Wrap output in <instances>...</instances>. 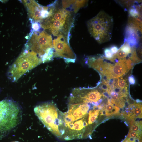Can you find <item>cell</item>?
<instances>
[{
  "mask_svg": "<svg viewBox=\"0 0 142 142\" xmlns=\"http://www.w3.org/2000/svg\"><path fill=\"white\" fill-rule=\"evenodd\" d=\"M113 24L112 17L103 11H100L87 23L90 34L100 44L109 41L111 39Z\"/></svg>",
  "mask_w": 142,
  "mask_h": 142,
  "instance_id": "obj_1",
  "label": "cell"
},
{
  "mask_svg": "<svg viewBox=\"0 0 142 142\" xmlns=\"http://www.w3.org/2000/svg\"><path fill=\"white\" fill-rule=\"evenodd\" d=\"M42 63L36 53L24 48L9 67L8 78L12 82H16L25 73Z\"/></svg>",
  "mask_w": 142,
  "mask_h": 142,
  "instance_id": "obj_2",
  "label": "cell"
},
{
  "mask_svg": "<svg viewBox=\"0 0 142 142\" xmlns=\"http://www.w3.org/2000/svg\"><path fill=\"white\" fill-rule=\"evenodd\" d=\"M36 115L45 126L55 136L60 138L61 111L53 102H48L36 106Z\"/></svg>",
  "mask_w": 142,
  "mask_h": 142,
  "instance_id": "obj_3",
  "label": "cell"
},
{
  "mask_svg": "<svg viewBox=\"0 0 142 142\" xmlns=\"http://www.w3.org/2000/svg\"><path fill=\"white\" fill-rule=\"evenodd\" d=\"M29 39L25 49L36 53L43 63L52 60L54 50L51 35L43 31L33 33Z\"/></svg>",
  "mask_w": 142,
  "mask_h": 142,
  "instance_id": "obj_4",
  "label": "cell"
},
{
  "mask_svg": "<svg viewBox=\"0 0 142 142\" xmlns=\"http://www.w3.org/2000/svg\"><path fill=\"white\" fill-rule=\"evenodd\" d=\"M22 114L20 108L16 102L7 99L0 101V138L19 123Z\"/></svg>",
  "mask_w": 142,
  "mask_h": 142,
  "instance_id": "obj_5",
  "label": "cell"
},
{
  "mask_svg": "<svg viewBox=\"0 0 142 142\" xmlns=\"http://www.w3.org/2000/svg\"><path fill=\"white\" fill-rule=\"evenodd\" d=\"M54 57L63 58L67 63H74L76 55L67 42V37L63 35L58 36L53 41Z\"/></svg>",
  "mask_w": 142,
  "mask_h": 142,
  "instance_id": "obj_6",
  "label": "cell"
},
{
  "mask_svg": "<svg viewBox=\"0 0 142 142\" xmlns=\"http://www.w3.org/2000/svg\"><path fill=\"white\" fill-rule=\"evenodd\" d=\"M29 15L31 18L35 21L41 22L42 21L41 13L44 6L41 5L34 0H24Z\"/></svg>",
  "mask_w": 142,
  "mask_h": 142,
  "instance_id": "obj_7",
  "label": "cell"
},
{
  "mask_svg": "<svg viewBox=\"0 0 142 142\" xmlns=\"http://www.w3.org/2000/svg\"><path fill=\"white\" fill-rule=\"evenodd\" d=\"M141 32L136 28L127 25L125 31L124 41L130 47H135L140 39Z\"/></svg>",
  "mask_w": 142,
  "mask_h": 142,
  "instance_id": "obj_8",
  "label": "cell"
},
{
  "mask_svg": "<svg viewBox=\"0 0 142 142\" xmlns=\"http://www.w3.org/2000/svg\"><path fill=\"white\" fill-rule=\"evenodd\" d=\"M130 69L127 63V59H120L114 65L111 69V74L113 79L118 78L126 73Z\"/></svg>",
  "mask_w": 142,
  "mask_h": 142,
  "instance_id": "obj_9",
  "label": "cell"
},
{
  "mask_svg": "<svg viewBox=\"0 0 142 142\" xmlns=\"http://www.w3.org/2000/svg\"><path fill=\"white\" fill-rule=\"evenodd\" d=\"M87 2L86 0H63L62 3L64 8L76 13L86 5Z\"/></svg>",
  "mask_w": 142,
  "mask_h": 142,
  "instance_id": "obj_10",
  "label": "cell"
},
{
  "mask_svg": "<svg viewBox=\"0 0 142 142\" xmlns=\"http://www.w3.org/2000/svg\"><path fill=\"white\" fill-rule=\"evenodd\" d=\"M131 116L132 120H134L136 118L142 117V105L140 104H137L136 106L133 109Z\"/></svg>",
  "mask_w": 142,
  "mask_h": 142,
  "instance_id": "obj_11",
  "label": "cell"
},
{
  "mask_svg": "<svg viewBox=\"0 0 142 142\" xmlns=\"http://www.w3.org/2000/svg\"><path fill=\"white\" fill-rule=\"evenodd\" d=\"M130 128L129 131H134L141 134V122L138 123L131 121L130 122Z\"/></svg>",
  "mask_w": 142,
  "mask_h": 142,
  "instance_id": "obj_12",
  "label": "cell"
},
{
  "mask_svg": "<svg viewBox=\"0 0 142 142\" xmlns=\"http://www.w3.org/2000/svg\"><path fill=\"white\" fill-rule=\"evenodd\" d=\"M30 19L31 24V29L30 33H33L34 32H40L42 28L40 22L34 21L31 18Z\"/></svg>",
  "mask_w": 142,
  "mask_h": 142,
  "instance_id": "obj_13",
  "label": "cell"
},
{
  "mask_svg": "<svg viewBox=\"0 0 142 142\" xmlns=\"http://www.w3.org/2000/svg\"><path fill=\"white\" fill-rule=\"evenodd\" d=\"M136 1H118L119 3L125 9H129L132 6L134 5Z\"/></svg>",
  "mask_w": 142,
  "mask_h": 142,
  "instance_id": "obj_14",
  "label": "cell"
},
{
  "mask_svg": "<svg viewBox=\"0 0 142 142\" xmlns=\"http://www.w3.org/2000/svg\"><path fill=\"white\" fill-rule=\"evenodd\" d=\"M116 84L118 87L120 89H123L127 87L126 80L122 78H117Z\"/></svg>",
  "mask_w": 142,
  "mask_h": 142,
  "instance_id": "obj_15",
  "label": "cell"
},
{
  "mask_svg": "<svg viewBox=\"0 0 142 142\" xmlns=\"http://www.w3.org/2000/svg\"><path fill=\"white\" fill-rule=\"evenodd\" d=\"M119 49L127 55L131 53L132 51V49L125 41Z\"/></svg>",
  "mask_w": 142,
  "mask_h": 142,
  "instance_id": "obj_16",
  "label": "cell"
},
{
  "mask_svg": "<svg viewBox=\"0 0 142 142\" xmlns=\"http://www.w3.org/2000/svg\"><path fill=\"white\" fill-rule=\"evenodd\" d=\"M105 58L107 60H109L112 58L113 54L111 53L109 48H106L104 50Z\"/></svg>",
  "mask_w": 142,
  "mask_h": 142,
  "instance_id": "obj_17",
  "label": "cell"
},
{
  "mask_svg": "<svg viewBox=\"0 0 142 142\" xmlns=\"http://www.w3.org/2000/svg\"><path fill=\"white\" fill-rule=\"evenodd\" d=\"M126 137L128 138L132 137L135 138H140L141 137V134L134 131H130Z\"/></svg>",
  "mask_w": 142,
  "mask_h": 142,
  "instance_id": "obj_18",
  "label": "cell"
},
{
  "mask_svg": "<svg viewBox=\"0 0 142 142\" xmlns=\"http://www.w3.org/2000/svg\"><path fill=\"white\" fill-rule=\"evenodd\" d=\"M128 81L131 85H134L135 83L134 77L133 75H130L129 77Z\"/></svg>",
  "mask_w": 142,
  "mask_h": 142,
  "instance_id": "obj_19",
  "label": "cell"
},
{
  "mask_svg": "<svg viewBox=\"0 0 142 142\" xmlns=\"http://www.w3.org/2000/svg\"><path fill=\"white\" fill-rule=\"evenodd\" d=\"M110 49L113 54H116L118 50L117 47L115 45L112 46L110 48Z\"/></svg>",
  "mask_w": 142,
  "mask_h": 142,
  "instance_id": "obj_20",
  "label": "cell"
},
{
  "mask_svg": "<svg viewBox=\"0 0 142 142\" xmlns=\"http://www.w3.org/2000/svg\"><path fill=\"white\" fill-rule=\"evenodd\" d=\"M121 142H138L137 141V140H135V139L134 141H130L128 139V138H127L126 137L124 139V140H123V141H122Z\"/></svg>",
  "mask_w": 142,
  "mask_h": 142,
  "instance_id": "obj_21",
  "label": "cell"
},
{
  "mask_svg": "<svg viewBox=\"0 0 142 142\" xmlns=\"http://www.w3.org/2000/svg\"><path fill=\"white\" fill-rule=\"evenodd\" d=\"M19 142L17 141H13V142Z\"/></svg>",
  "mask_w": 142,
  "mask_h": 142,
  "instance_id": "obj_22",
  "label": "cell"
}]
</instances>
